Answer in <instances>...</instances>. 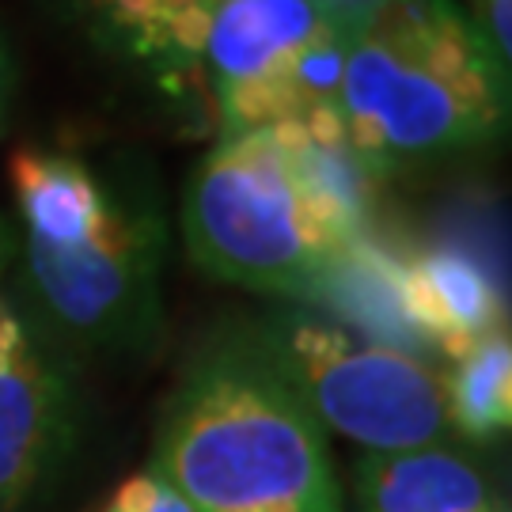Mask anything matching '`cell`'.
Here are the masks:
<instances>
[{
    "label": "cell",
    "instance_id": "cell-4",
    "mask_svg": "<svg viewBox=\"0 0 512 512\" xmlns=\"http://www.w3.org/2000/svg\"><path fill=\"white\" fill-rule=\"evenodd\" d=\"M342 69L346 16L330 0H217L202 38V92L224 133L300 126L346 141Z\"/></svg>",
    "mask_w": 512,
    "mask_h": 512
},
{
    "label": "cell",
    "instance_id": "cell-16",
    "mask_svg": "<svg viewBox=\"0 0 512 512\" xmlns=\"http://www.w3.org/2000/svg\"><path fill=\"white\" fill-rule=\"evenodd\" d=\"M330 4H334V8H338V12L349 19L353 12H357V8H361V4H368V0H330Z\"/></svg>",
    "mask_w": 512,
    "mask_h": 512
},
{
    "label": "cell",
    "instance_id": "cell-17",
    "mask_svg": "<svg viewBox=\"0 0 512 512\" xmlns=\"http://www.w3.org/2000/svg\"><path fill=\"white\" fill-rule=\"evenodd\" d=\"M8 255H12V239H8V232H4V224H0V270H4V262H8Z\"/></svg>",
    "mask_w": 512,
    "mask_h": 512
},
{
    "label": "cell",
    "instance_id": "cell-5",
    "mask_svg": "<svg viewBox=\"0 0 512 512\" xmlns=\"http://www.w3.org/2000/svg\"><path fill=\"white\" fill-rule=\"evenodd\" d=\"M167 224L137 171H118V194L92 236L65 247L19 243L23 289L42 330L69 353H141L164 319Z\"/></svg>",
    "mask_w": 512,
    "mask_h": 512
},
{
    "label": "cell",
    "instance_id": "cell-15",
    "mask_svg": "<svg viewBox=\"0 0 512 512\" xmlns=\"http://www.w3.org/2000/svg\"><path fill=\"white\" fill-rule=\"evenodd\" d=\"M12 88H16V69H12V50H8V38H4V31H0V133H4V126H8Z\"/></svg>",
    "mask_w": 512,
    "mask_h": 512
},
{
    "label": "cell",
    "instance_id": "cell-11",
    "mask_svg": "<svg viewBox=\"0 0 512 512\" xmlns=\"http://www.w3.org/2000/svg\"><path fill=\"white\" fill-rule=\"evenodd\" d=\"M8 171L23 239L46 247H65L92 236L118 194V175L99 171L73 152L19 148Z\"/></svg>",
    "mask_w": 512,
    "mask_h": 512
},
{
    "label": "cell",
    "instance_id": "cell-13",
    "mask_svg": "<svg viewBox=\"0 0 512 512\" xmlns=\"http://www.w3.org/2000/svg\"><path fill=\"white\" fill-rule=\"evenodd\" d=\"M103 512H194V509L167 486L164 478L145 471V475L126 478Z\"/></svg>",
    "mask_w": 512,
    "mask_h": 512
},
{
    "label": "cell",
    "instance_id": "cell-8",
    "mask_svg": "<svg viewBox=\"0 0 512 512\" xmlns=\"http://www.w3.org/2000/svg\"><path fill=\"white\" fill-rule=\"evenodd\" d=\"M103 57L167 99L202 92V38L217 0H57Z\"/></svg>",
    "mask_w": 512,
    "mask_h": 512
},
{
    "label": "cell",
    "instance_id": "cell-12",
    "mask_svg": "<svg viewBox=\"0 0 512 512\" xmlns=\"http://www.w3.org/2000/svg\"><path fill=\"white\" fill-rule=\"evenodd\" d=\"M452 429L471 440H494L512 425V342L509 330L482 338L456 368L444 372Z\"/></svg>",
    "mask_w": 512,
    "mask_h": 512
},
{
    "label": "cell",
    "instance_id": "cell-6",
    "mask_svg": "<svg viewBox=\"0 0 512 512\" xmlns=\"http://www.w3.org/2000/svg\"><path fill=\"white\" fill-rule=\"evenodd\" d=\"M247 327L319 425L365 452H410L452 437L444 372L414 349L361 338L308 308H281Z\"/></svg>",
    "mask_w": 512,
    "mask_h": 512
},
{
    "label": "cell",
    "instance_id": "cell-7",
    "mask_svg": "<svg viewBox=\"0 0 512 512\" xmlns=\"http://www.w3.org/2000/svg\"><path fill=\"white\" fill-rule=\"evenodd\" d=\"M73 353L0 300V512H19L76 440Z\"/></svg>",
    "mask_w": 512,
    "mask_h": 512
},
{
    "label": "cell",
    "instance_id": "cell-1",
    "mask_svg": "<svg viewBox=\"0 0 512 512\" xmlns=\"http://www.w3.org/2000/svg\"><path fill=\"white\" fill-rule=\"evenodd\" d=\"M148 471L194 512H346L327 429L251 327H224L194 353Z\"/></svg>",
    "mask_w": 512,
    "mask_h": 512
},
{
    "label": "cell",
    "instance_id": "cell-10",
    "mask_svg": "<svg viewBox=\"0 0 512 512\" xmlns=\"http://www.w3.org/2000/svg\"><path fill=\"white\" fill-rule=\"evenodd\" d=\"M353 512H509L471 456L448 444L365 452L353 463Z\"/></svg>",
    "mask_w": 512,
    "mask_h": 512
},
{
    "label": "cell",
    "instance_id": "cell-2",
    "mask_svg": "<svg viewBox=\"0 0 512 512\" xmlns=\"http://www.w3.org/2000/svg\"><path fill=\"white\" fill-rule=\"evenodd\" d=\"M338 114L376 175L463 156L509 126V61L456 0H368L346 19Z\"/></svg>",
    "mask_w": 512,
    "mask_h": 512
},
{
    "label": "cell",
    "instance_id": "cell-14",
    "mask_svg": "<svg viewBox=\"0 0 512 512\" xmlns=\"http://www.w3.org/2000/svg\"><path fill=\"white\" fill-rule=\"evenodd\" d=\"M509 4L512 0H475V12H471V19H475V27L486 35V42L494 46V54L501 57V61H509Z\"/></svg>",
    "mask_w": 512,
    "mask_h": 512
},
{
    "label": "cell",
    "instance_id": "cell-3",
    "mask_svg": "<svg viewBox=\"0 0 512 512\" xmlns=\"http://www.w3.org/2000/svg\"><path fill=\"white\" fill-rule=\"evenodd\" d=\"M190 258L217 281L319 304L361 236L300 175L277 129L224 133L183 194Z\"/></svg>",
    "mask_w": 512,
    "mask_h": 512
},
{
    "label": "cell",
    "instance_id": "cell-9",
    "mask_svg": "<svg viewBox=\"0 0 512 512\" xmlns=\"http://www.w3.org/2000/svg\"><path fill=\"white\" fill-rule=\"evenodd\" d=\"M399 293L421 342L437 346L452 361L505 330V300L497 285L456 247H429L410 262H399Z\"/></svg>",
    "mask_w": 512,
    "mask_h": 512
}]
</instances>
